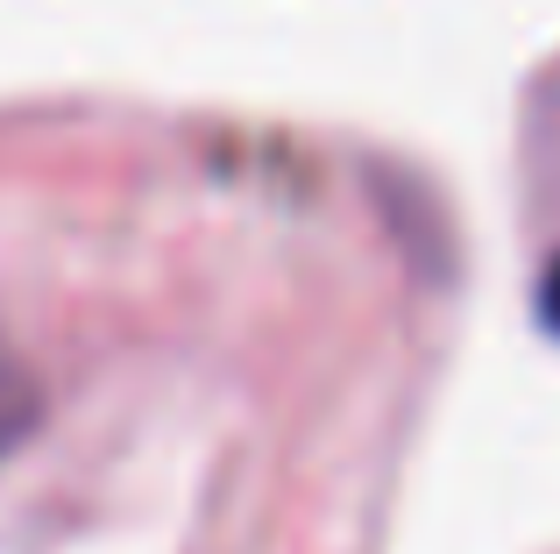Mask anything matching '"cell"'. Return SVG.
I'll return each mask as SVG.
<instances>
[{
  "mask_svg": "<svg viewBox=\"0 0 560 554\" xmlns=\"http://www.w3.org/2000/svg\"><path fill=\"white\" fill-rule=\"evenodd\" d=\"M36 413H43V391H36V377L22 370V362L0 348V455H8L14 441H22L28 427H36Z\"/></svg>",
  "mask_w": 560,
  "mask_h": 554,
  "instance_id": "6da1fadb",
  "label": "cell"
},
{
  "mask_svg": "<svg viewBox=\"0 0 560 554\" xmlns=\"http://www.w3.org/2000/svg\"><path fill=\"white\" fill-rule=\"evenodd\" d=\"M539 320H547V327L560 334V256L547 264V277H539Z\"/></svg>",
  "mask_w": 560,
  "mask_h": 554,
  "instance_id": "7a4b0ae2",
  "label": "cell"
}]
</instances>
